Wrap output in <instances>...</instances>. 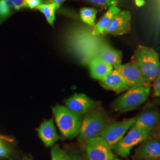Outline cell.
I'll list each match as a JSON object with an SVG mask.
<instances>
[{
  "label": "cell",
  "instance_id": "6da1fadb",
  "mask_svg": "<svg viewBox=\"0 0 160 160\" xmlns=\"http://www.w3.org/2000/svg\"><path fill=\"white\" fill-rule=\"evenodd\" d=\"M66 43L71 51L85 65L94 58L102 47L108 43L102 34L94 35L92 30L84 26L70 29L66 37Z\"/></svg>",
  "mask_w": 160,
  "mask_h": 160
},
{
  "label": "cell",
  "instance_id": "7a4b0ae2",
  "mask_svg": "<svg viewBox=\"0 0 160 160\" xmlns=\"http://www.w3.org/2000/svg\"><path fill=\"white\" fill-rule=\"evenodd\" d=\"M132 62L140 69L148 84L160 74L159 55L153 48L139 46L135 52Z\"/></svg>",
  "mask_w": 160,
  "mask_h": 160
},
{
  "label": "cell",
  "instance_id": "3957f363",
  "mask_svg": "<svg viewBox=\"0 0 160 160\" xmlns=\"http://www.w3.org/2000/svg\"><path fill=\"white\" fill-rule=\"evenodd\" d=\"M84 114L78 138V141L83 145L88 140L98 137L108 125L109 120V116L106 112L97 108Z\"/></svg>",
  "mask_w": 160,
  "mask_h": 160
},
{
  "label": "cell",
  "instance_id": "277c9868",
  "mask_svg": "<svg viewBox=\"0 0 160 160\" xmlns=\"http://www.w3.org/2000/svg\"><path fill=\"white\" fill-rule=\"evenodd\" d=\"M52 112L58 127L63 137L72 139L78 135L82 119L67 107L57 105L52 108Z\"/></svg>",
  "mask_w": 160,
  "mask_h": 160
},
{
  "label": "cell",
  "instance_id": "5b68a950",
  "mask_svg": "<svg viewBox=\"0 0 160 160\" xmlns=\"http://www.w3.org/2000/svg\"><path fill=\"white\" fill-rule=\"evenodd\" d=\"M149 87L131 88L112 104V109L117 112H123L135 109L145 103L150 94Z\"/></svg>",
  "mask_w": 160,
  "mask_h": 160
},
{
  "label": "cell",
  "instance_id": "8992f818",
  "mask_svg": "<svg viewBox=\"0 0 160 160\" xmlns=\"http://www.w3.org/2000/svg\"><path fill=\"white\" fill-rule=\"evenodd\" d=\"M137 118L116 122L106 126L98 137L102 138L111 149H114L116 145L126 135V132L134 125Z\"/></svg>",
  "mask_w": 160,
  "mask_h": 160
},
{
  "label": "cell",
  "instance_id": "52a82bcc",
  "mask_svg": "<svg viewBox=\"0 0 160 160\" xmlns=\"http://www.w3.org/2000/svg\"><path fill=\"white\" fill-rule=\"evenodd\" d=\"M152 132L133 126L116 145L114 149L121 157L126 158L131 154L132 149L142 142L152 134Z\"/></svg>",
  "mask_w": 160,
  "mask_h": 160
},
{
  "label": "cell",
  "instance_id": "ba28073f",
  "mask_svg": "<svg viewBox=\"0 0 160 160\" xmlns=\"http://www.w3.org/2000/svg\"><path fill=\"white\" fill-rule=\"evenodd\" d=\"M84 145L87 160H113L116 158L108 144L100 137L88 140Z\"/></svg>",
  "mask_w": 160,
  "mask_h": 160
},
{
  "label": "cell",
  "instance_id": "9c48e42d",
  "mask_svg": "<svg viewBox=\"0 0 160 160\" xmlns=\"http://www.w3.org/2000/svg\"><path fill=\"white\" fill-rule=\"evenodd\" d=\"M135 160H160V142L152 133L135 149Z\"/></svg>",
  "mask_w": 160,
  "mask_h": 160
},
{
  "label": "cell",
  "instance_id": "30bf717a",
  "mask_svg": "<svg viewBox=\"0 0 160 160\" xmlns=\"http://www.w3.org/2000/svg\"><path fill=\"white\" fill-rule=\"evenodd\" d=\"M116 69L131 88L149 87L140 69L133 62L120 65Z\"/></svg>",
  "mask_w": 160,
  "mask_h": 160
},
{
  "label": "cell",
  "instance_id": "8fae6325",
  "mask_svg": "<svg viewBox=\"0 0 160 160\" xmlns=\"http://www.w3.org/2000/svg\"><path fill=\"white\" fill-rule=\"evenodd\" d=\"M131 14L128 11H120L114 16L103 31L102 35H123L131 29Z\"/></svg>",
  "mask_w": 160,
  "mask_h": 160
},
{
  "label": "cell",
  "instance_id": "7c38bea8",
  "mask_svg": "<svg viewBox=\"0 0 160 160\" xmlns=\"http://www.w3.org/2000/svg\"><path fill=\"white\" fill-rule=\"evenodd\" d=\"M65 107L76 114H86L97 106V102L87 95L75 93L64 102Z\"/></svg>",
  "mask_w": 160,
  "mask_h": 160
},
{
  "label": "cell",
  "instance_id": "4fadbf2b",
  "mask_svg": "<svg viewBox=\"0 0 160 160\" xmlns=\"http://www.w3.org/2000/svg\"><path fill=\"white\" fill-rule=\"evenodd\" d=\"M160 122V111L156 109H149L143 110L139 116L137 117L133 126L142 130L152 132Z\"/></svg>",
  "mask_w": 160,
  "mask_h": 160
},
{
  "label": "cell",
  "instance_id": "5bb4252c",
  "mask_svg": "<svg viewBox=\"0 0 160 160\" xmlns=\"http://www.w3.org/2000/svg\"><path fill=\"white\" fill-rule=\"evenodd\" d=\"M100 84L106 90L120 92L130 88L120 73L113 69L104 78L100 81Z\"/></svg>",
  "mask_w": 160,
  "mask_h": 160
},
{
  "label": "cell",
  "instance_id": "9a60e30c",
  "mask_svg": "<svg viewBox=\"0 0 160 160\" xmlns=\"http://www.w3.org/2000/svg\"><path fill=\"white\" fill-rule=\"evenodd\" d=\"M39 137L45 146L52 147L60 139L52 119L45 120L37 129Z\"/></svg>",
  "mask_w": 160,
  "mask_h": 160
},
{
  "label": "cell",
  "instance_id": "2e32d148",
  "mask_svg": "<svg viewBox=\"0 0 160 160\" xmlns=\"http://www.w3.org/2000/svg\"><path fill=\"white\" fill-rule=\"evenodd\" d=\"M97 57L111 65L113 69H116L121 65L122 53L120 51L113 48L108 43H106L100 49Z\"/></svg>",
  "mask_w": 160,
  "mask_h": 160
},
{
  "label": "cell",
  "instance_id": "e0dca14e",
  "mask_svg": "<svg viewBox=\"0 0 160 160\" xmlns=\"http://www.w3.org/2000/svg\"><path fill=\"white\" fill-rule=\"evenodd\" d=\"M88 66L92 78L100 81L104 78L113 69L111 65L98 57L92 59L88 63Z\"/></svg>",
  "mask_w": 160,
  "mask_h": 160
},
{
  "label": "cell",
  "instance_id": "ac0fdd59",
  "mask_svg": "<svg viewBox=\"0 0 160 160\" xmlns=\"http://www.w3.org/2000/svg\"><path fill=\"white\" fill-rule=\"evenodd\" d=\"M120 11V8L118 7L117 5L110 6L108 11L100 19L97 24L94 26V29H92V34L94 35H102L103 31L111 22L112 18Z\"/></svg>",
  "mask_w": 160,
  "mask_h": 160
},
{
  "label": "cell",
  "instance_id": "d6986e66",
  "mask_svg": "<svg viewBox=\"0 0 160 160\" xmlns=\"http://www.w3.org/2000/svg\"><path fill=\"white\" fill-rule=\"evenodd\" d=\"M59 6L55 3H51L46 4H42L36 9L42 12L46 18L47 22L51 26H53L54 20L55 19V11Z\"/></svg>",
  "mask_w": 160,
  "mask_h": 160
},
{
  "label": "cell",
  "instance_id": "ffe728a7",
  "mask_svg": "<svg viewBox=\"0 0 160 160\" xmlns=\"http://www.w3.org/2000/svg\"><path fill=\"white\" fill-rule=\"evenodd\" d=\"M97 12L96 10L92 8H82L80 10V16L84 23L91 26H94Z\"/></svg>",
  "mask_w": 160,
  "mask_h": 160
},
{
  "label": "cell",
  "instance_id": "44dd1931",
  "mask_svg": "<svg viewBox=\"0 0 160 160\" xmlns=\"http://www.w3.org/2000/svg\"><path fill=\"white\" fill-rule=\"evenodd\" d=\"M52 160H67V154L65 150L55 145L51 149Z\"/></svg>",
  "mask_w": 160,
  "mask_h": 160
},
{
  "label": "cell",
  "instance_id": "7402d4cb",
  "mask_svg": "<svg viewBox=\"0 0 160 160\" xmlns=\"http://www.w3.org/2000/svg\"><path fill=\"white\" fill-rule=\"evenodd\" d=\"M67 160H85L80 150L75 147H68L65 150Z\"/></svg>",
  "mask_w": 160,
  "mask_h": 160
},
{
  "label": "cell",
  "instance_id": "603a6c76",
  "mask_svg": "<svg viewBox=\"0 0 160 160\" xmlns=\"http://www.w3.org/2000/svg\"><path fill=\"white\" fill-rule=\"evenodd\" d=\"M10 8L20 10L21 8L26 7L25 0H2Z\"/></svg>",
  "mask_w": 160,
  "mask_h": 160
},
{
  "label": "cell",
  "instance_id": "cb8c5ba5",
  "mask_svg": "<svg viewBox=\"0 0 160 160\" xmlns=\"http://www.w3.org/2000/svg\"><path fill=\"white\" fill-rule=\"evenodd\" d=\"M93 4L103 7H110L113 5H117L120 0H86Z\"/></svg>",
  "mask_w": 160,
  "mask_h": 160
},
{
  "label": "cell",
  "instance_id": "d4e9b609",
  "mask_svg": "<svg viewBox=\"0 0 160 160\" xmlns=\"http://www.w3.org/2000/svg\"><path fill=\"white\" fill-rule=\"evenodd\" d=\"M11 13V8L7 6L2 0H0V18H5L10 16Z\"/></svg>",
  "mask_w": 160,
  "mask_h": 160
},
{
  "label": "cell",
  "instance_id": "484cf974",
  "mask_svg": "<svg viewBox=\"0 0 160 160\" xmlns=\"http://www.w3.org/2000/svg\"><path fill=\"white\" fill-rule=\"evenodd\" d=\"M11 154L10 149L6 146L0 139V157L4 158H8Z\"/></svg>",
  "mask_w": 160,
  "mask_h": 160
},
{
  "label": "cell",
  "instance_id": "4316f807",
  "mask_svg": "<svg viewBox=\"0 0 160 160\" xmlns=\"http://www.w3.org/2000/svg\"><path fill=\"white\" fill-rule=\"evenodd\" d=\"M42 4V0H25V6L31 9L37 8Z\"/></svg>",
  "mask_w": 160,
  "mask_h": 160
},
{
  "label": "cell",
  "instance_id": "83f0119b",
  "mask_svg": "<svg viewBox=\"0 0 160 160\" xmlns=\"http://www.w3.org/2000/svg\"><path fill=\"white\" fill-rule=\"evenodd\" d=\"M153 91L155 96L160 97V74L154 81Z\"/></svg>",
  "mask_w": 160,
  "mask_h": 160
},
{
  "label": "cell",
  "instance_id": "f1b7e54d",
  "mask_svg": "<svg viewBox=\"0 0 160 160\" xmlns=\"http://www.w3.org/2000/svg\"><path fill=\"white\" fill-rule=\"evenodd\" d=\"M152 133L159 140L160 142V122L154 129Z\"/></svg>",
  "mask_w": 160,
  "mask_h": 160
},
{
  "label": "cell",
  "instance_id": "f546056e",
  "mask_svg": "<svg viewBox=\"0 0 160 160\" xmlns=\"http://www.w3.org/2000/svg\"><path fill=\"white\" fill-rule=\"evenodd\" d=\"M135 2L136 6L140 7L145 4V0H135Z\"/></svg>",
  "mask_w": 160,
  "mask_h": 160
},
{
  "label": "cell",
  "instance_id": "4dcf8cb0",
  "mask_svg": "<svg viewBox=\"0 0 160 160\" xmlns=\"http://www.w3.org/2000/svg\"><path fill=\"white\" fill-rule=\"evenodd\" d=\"M52 2V3H55L60 7V6L62 4V3L64 2L66 0H50Z\"/></svg>",
  "mask_w": 160,
  "mask_h": 160
},
{
  "label": "cell",
  "instance_id": "1f68e13d",
  "mask_svg": "<svg viewBox=\"0 0 160 160\" xmlns=\"http://www.w3.org/2000/svg\"><path fill=\"white\" fill-rule=\"evenodd\" d=\"M32 160V158H29L28 157V156H24L21 159H19V160Z\"/></svg>",
  "mask_w": 160,
  "mask_h": 160
},
{
  "label": "cell",
  "instance_id": "d6a6232c",
  "mask_svg": "<svg viewBox=\"0 0 160 160\" xmlns=\"http://www.w3.org/2000/svg\"><path fill=\"white\" fill-rule=\"evenodd\" d=\"M113 160H120L119 158H114V159Z\"/></svg>",
  "mask_w": 160,
  "mask_h": 160
},
{
  "label": "cell",
  "instance_id": "836d02e7",
  "mask_svg": "<svg viewBox=\"0 0 160 160\" xmlns=\"http://www.w3.org/2000/svg\"><path fill=\"white\" fill-rule=\"evenodd\" d=\"M158 103H160V98L158 99Z\"/></svg>",
  "mask_w": 160,
  "mask_h": 160
},
{
  "label": "cell",
  "instance_id": "e575fe53",
  "mask_svg": "<svg viewBox=\"0 0 160 160\" xmlns=\"http://www.w3.org/2000/svg\"><path fill=\"white\" fill-rule=\"evenodd\" d=\"M2 18H0V23H1V22H2Z\"/></svg>",
  "mask_w": 160,
  "mask_h": 160
}]
</instances>
